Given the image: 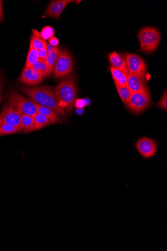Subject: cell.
Masks as SVG:
<instances>
[{
	"mask_svg": "<svg viewBox=\"0 0 167 251\" xmlns=\"http://www.w3.org/2000/svg\"><path fill=\"white\" fill-rule=\"evenodd\" d=\"M23 94L34 103L48 107L58 116L65 118V111L60 106L54 90L50 87L42 86L28 87L17 86Z\"/></svg>",
	"mask_w": 167,
	"mask_h": 251,
	"instance_id": "cell-1",
	"label": "cell"
},
{
	"mask_svg": "<svg viewBox=\"0 0 167 251\" xmlns=\"http://www.w3.org/2000/svg\"><path fill=\"white\" fill-rule=\"evenodd\" d=\"M55 95L60 106L70 113L72 111L76 99L75 81L68 80L60 83L56 87Z\"/></svg>",
	"mask_w": 167,
	"mask_h": 251,
	"instance_id": "cell-2",
	"label": "cell"
},
{
	"mask_svg": "<svg viewBox=\"0 0 167 251\" xmlns=\"http://www.w3.org/2000/svg\"><path fill=\"white\" fill-rule=\"evenodd\" d=\"M138 37L142 51L147 53H152L157 49L161 40L159 31L151 27L141 29L138 32Z\"/></svg>",
	"mask_w": 167,
	"mask_h": 251,
	"instance_id": "cell-3",
	"label": "cell"
},
{
	"mask_svg": "<svg viewBox=\"0 0 167 251\" xmlns=\"http://www.w3.org/2000/svg\"><path fill=\"white\" fill-rule=\"evenodd\" d=\"M6 98L9 104L20 111L22 115L34 117L37 113L35 103L21 95L14 89L9 91Z\"/></svg>",
	"mask_w": 167,
	"mask_h": 251,
	"instance_id": "cell-4",
	"label": "cell"
},
{
	"mask_svg": "<svg viewBox=\"0 0 167 251\" xmlns=\"http://www.w3.org/2000/svg\"><path fill=\"white\" fill-rule=\"evenodd\" d=\"M73 69V62L70 53L66 50H60L53 70L56 78H61L69 75Z\"/></svg>",
	"mask_w": 167,
	"mask_h": 251,
	"instance_id": "cell-5",
	"label": "cell"
},
{
	"mask_svg": "<svg viewBox=\"0 0 167 251\" xmlns=\"http://www.w3.org/2000/svg\"><path fill=\"white\" fill-rule=\"evenodd\" d=\"M151 98L149 89L131 94L127 104L128 108L135 113L145 111L150 105Z\"/></svg>",
	"mask_w": 167,
	"mask_h": 251,
	"instance_id": "cell-6",
	"label": "cell"
},
{
	"mask_svg": "<svg viewBox=\"0 0 167 251\" xmlns=\"http://www.w3.org/2000/svg\"><path fill=\"white\" fill-rule=\"evenodd\" d=\"M124 58L127 64L129 74L145 79L147 66L144 60L139 56L132 53L126 54Z\"/></svg>",
	"mask_w": 167,
	"mask_h": 251,
	"instance_id": "cell-7",
	"label": "cell"
},
{
	"mask_svg": "<svg viewBox=\"0 0 167 251\" xmlns=\"http://www.w3.org/2000/svg\"><path fill=\"white\" fill-rule=\"evenodd\" d=\"M134 147L140 155L145 159L153 158L158 151L157 142L148 137H143L139 139Z\"/></svg>",
	"mask_w": 167,
	"mask_h": 251,
	"instance_id": "cell-8",
	"label": "cell"
},
{
	"mask_svg": "<svg viewBox=\"0 0 167 251\" xmlns=\"http://www.w3.org/2000/svg\"><path fill=\"white\" fill-rule=\"evenodd\" d=\"M22 114L10 104L5 105L0 114V126L7 124L20 129Z\"/></svg>",
	"mask_w": 167,
	"mask_h": 251,
	"instance_id": "cell-9",
	"label": "cell"
},
{
	"mask_svg": "<svg viewBox=\"0 0 167 251\" xmlns=\"http://www.w3.org/2000/svg\"><path fill=\"white\" fill-rule=\"evenodd\" d=\"M76 2L72 0H57L52 1L48 6L45 14L56 19H59L62 12L67 5L72 2Z\"/></svg>",
	"mask_w": 167,
	"mask_h": 251,
	"instance_id": "cell-10",
	"label": "cell"
},
{
	"mask_svg": "<svg viewBox=\"0 0 167 251\" xmlns=\"http://www.w3.org/2000/svg\"><path fill=\"white\" fill-rule=\"evenodd\" d=\"M43 76L39 73L34 71L30 68L24 69L20 80L21 82L28 85H36L41 83Z\"/></svg>",
	"mask_w": 167,
	"mask_h": 251,
	"instance_id": "cell-11",
	"label": "cell"
},
{
	"mask_svg": "<svg viewBox=\"0 0 167 251\" xmlns=\"http://www.w3.org/2000/svg\"><path fill=\"white\" fill-rule=\"evenodd\" d=\"M127 83L131 94L141 92L148 89L145 79L131 74L128 75Z\"/></svg>",
	"mask_w": 167,
	"mask_h": 251,
	"instance_id": "cell-12",
	"label": "cell"
},
{
	"mask_svg": "<svg viewBox=\"0 0 167 251\" xmlns=\"http://www.w3.org/2000/svg\"><path fill=\"white\" fill-rule=\"evenodd\" d=\"M109 60L111 66L128 75L129 72L127 64L124 57L121 55L113 52L109 55Z\"/></svg>",
	"mask_w": 167,
	"mask_h": 251,
	"instance_id": "cell-13",
	"label": "cell"
},
{
	"mask_svg": "<svg viewBox=\"0 0 167 251\" xmlns=\"http://www.w3.org/2000/svg\"><path fill=\"white\" fill-rule=\"evenodd\" d=\"M37 113L45 116L51 123L55 124L61 123V120L56 114L48 107L35 103Z\"/></svg>",
	"mask_w": 167,
	"mask_h": 251,
	"instance_id": "cell-14",
	"label": "cell"
},
{
	"mask_svg": "<svg viewBox=\"0 0 167 251\" xmlns=\"http://www.w3.org/2000/svg\"><path fill=\"white\" fill-rule=\"evenodd\" d=\"M20 126L21 130L25 132L36 130L34 117L22 115Z\"/></svg>",
	"mask_w": 167,
	"mask_h": 251,
	"instance_id": "cell-15",
	"label": "cell"
},
{
	"mask_svg": "<svg viewBox=\"0 0 167 251\" xmlns=\"http://www.w3.org/2000/svg\"><path fill=\"white\" fill-rule=\"evenodd\" d=\"M110 70L115 84L120 86H128V75L111 66Z\"/></svg>",
	"mask_w": 167,
	"mask_h": 251,
	"instance_id": "cell-16",
	"label": "cell"
},
{
	"mask_svg": "<svg viewBox=\"0 0 167 251\" xmlns=\"http://www.w3.org/2000/svg\"><path fill=\"white\" fill-rule=\"evenodd\" d=\"M60 50L59 47H56L54 50L50 52H48L45 62L48 66L51 74H52L54 68L58 59Z\"/></svg>",
	"mask_w": 167,
	"mask_h": 251,
	"instance_id": "cell-17",
	"label": "cell"
},
{
	"mask_svg": "<svg viewBox=\"0 0 167 251\" xmlns=\"http://www.w3.org/2000/svg\"><path fill=\"white\" fill-rule=\"evenodd\" d=\"M33 35L31 39L30 44L33 48L37 50H40L47 48V43L41 37L40 33L36 30H33Z\"/></svg>",
	"mask_w": 167,
	"mask_h": 251,
	"instance_id": "cell-18",
	"label": "cell"
},
{
	"mask_svg": "<svg viewBox=\"0 0 167 251\" xmlns=\"http://www.w3.org/2000/svg\"><path fill=\"white\" fill-rule=\"evenodd\" d=\"M115 84L119 96H120L123 103L126 106L131 95L130 90L127 86Z\"/></svg>",
	"mask_w": 167,
	"mask_h": 251,
	"instance_id": "cell-19",
	"label": "cell"
},
{
	"mask_svg": "<svg viewBox=\"0 0 167 251\" xmlns=\"http://www.w3.org/2000/svg\"><path fill=\"white\" fill-rule=\"evenodd\" d=\"M39 59L38 50L30 45V48L25 64L26 68H31Z\"/></svg>",
	"mask_w": 167,
	"mask_h": 251,
	"instance_id": "cell-20",
	"label": "cell"
},
{
	"mask_svg": "<svg viewBox=\"0 0 167 251\" xmlns=\"http://www.w3.org/2000/svg\"><path fill=\"white\" fill-rule=\"evenodd\" d=\"M34 119L36 130L49 126L51 124L48 119L38 113L34 116Z\"/></svg>",
	"mask_w": 167,
	"mask_h": 251,
	"instance_id": "cell-21",
	"label": "cell"
},
{
	"mask_svg": "<svg viewBox=\"0 0 167 251\" xmlns=\"http://www.w3.org/2000/svg\"><path fill=\"white\" fill-rule=\"evenodd\" d=\"M21 130L14 126L5 124L0 126V136L21 132Z\"/></svg>",
	"mask_w": 167,
	"mask_h": 251,
	"instance_id": "cell-22",
	"label": "cell"
},
{
	"mask_svg": "<svg viewBox=\"0 0 167 251\" xmlns=\"http://www.w3.org/2000/svg\"><path fill=\"white\" fill-rule=\"evenodd\" d=\"M54 33V29L51 26H48L42 29L40 34L42 38L45 40L53 37Z\"/></svg>",
	"mask_w": 167,
	"mask_h": 251,
	"instance_id": "cell-23",
	"label": "cell"
},
{
	"mask_svg": "<svg viewBox=\"0 0 167 251\" xmlns=\"http://www.w3.org/2000/svg\"><path fill=\"white\" fill-rule=\"evenodd\" d=\"M158 106L165 110L167 109V93L165 91L160 100L157 103Z\"/></svg>",
	"mask_w": 167,
	"mask_h": 251,
	"instance_id": "cell-24",
	"label": "cell"
},
{
	"mask_svg": "<svg viewBox=\"0 0 167 251\" xmlns=\"http://www.w3.org/2000/svg\"><path fill=\"white\" fill-rule=\"evenodd\" d=\"M41 74L43 77L51 75L48 66L47 65L44 59L42 60L41 63Z\"/></svg>",
	"mask_w": 167,
	"mask_h": 251,
	"instance_id": "cell-25",
	"label": "cell"
},
{
	"mask_svg": "<svg viewBox=\"0 0 167 251\" xmlns=\"http://www.w3.org/2000/svg\"><path fill=\"white\" fill-rule=\"evenodd\" d=\"M42 60V59L39 58L38 60L30 68H31L32 70L41 74V67Z\"/></svg>",
	"mask_w": 167,
	"mask_h": 251,
	"instance_id": "cell-26",
	"label": "cell"
},
{
	"mask_svg": "<svg viewBox=\"0 0 167 251\" xmlns=\"http://www.w3.org/2000/svg\"><path fill=\"white\" fill-rule=\"evenodd\" d=\"M74 105L79 109H82L86 105L85 100L82 99L77 100Z\"/></svg>",
	"mask_w": 167,
	"mask_h": 251,
	"instance_id": "cell-27",
	"label": "cell"
},
{
	"mask_svg": "<svg viewBox=\"0 0 167 251\" xmlns=\"http://www.w3.org/2000/svg\"><path fill=\"white\" fill-rule=\"evenodd\" d=\"M48 51L46 49H42L38 51L39 58L45 60L47 56Z\"/></svg>",
	"mask_w": 167,
	"mask_h": 251,
	"instance_id": "cell-28",
	"label": "cell"
},
{
	"mask_svg": "<svg viewBox=\"0 0 167 251\" xmlns=\"http://www.w3.org/2000/svg\"><path fill=\"white\" fill-rule=\"evenodd\" d=\"M4 86V79L0 75V105H1L2 100V91Z\"/></svg>",
	"mask_w": 167,
	"mask_h": 251,
	"instance_id": "cell-29",
	"label": "cell"
},
{
	"mask_svg": "<svg viewBox=\"0 0 167 251\" xmlns=\"http://www.w3.org/2000/svg\"><path fill=\"white\" fill-rule=\"evenodd\" d=\"M49 43L53 46V47H57L59 44V40L56 37H52L49 39Z\"/></svg>",
	"mask_w": 167,
	"mask_h": 251,
	"instance_id": "cell-30",
	"label": "cell"
},
{
	"mask_svg": "<svg viewBox=\"0 0 167 251\" xmlns=\"http://www.w3.org/2000/svg\"><path fill=\"white\" fill-rule=\"evenodd\" d=\"M55 48V47H53V45L49 43V44L47 45L46 49L48 52H50L54 50Z\"/></svg>",
	"mask_w": 167,
	"mask_h": 251,
	"instance_id": "cell-31",
	"label": "cell"
},
{
	"mask_svg": "<svg viewBox=\"0 0 167 251\" xmlns=\"http://www.w3.org/2000/svg\"><path fill=\"white\" fill-rule=\"evenodd\" d=\"M3 14V4L2 1H0V19H1Z\"/></svg>",
	"mask_w": 167,
	"mask_h": 251,
	"instance_id": "cell-32",
	"label": "cell"
}]
</instances>
